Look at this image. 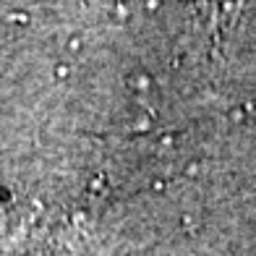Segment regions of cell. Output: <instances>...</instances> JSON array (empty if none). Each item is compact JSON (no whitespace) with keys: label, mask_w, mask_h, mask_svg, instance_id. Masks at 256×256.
I'll return each mask as SVG.
<instances>
[{"label":"cell","mask_w":256,"mask_h":256,"mask_svg":"<svg viewBox=\"0 0 256 256\" xmlns=\"http://www.w3.org/2000/svg\"><path fill=\"white\" fill-rule=\"evenodd\" d=\"M55 76H58V78H66V76H68V66H58V68H55Z\"/></svg>","instance_id":"cell-1"}]
</instances>
